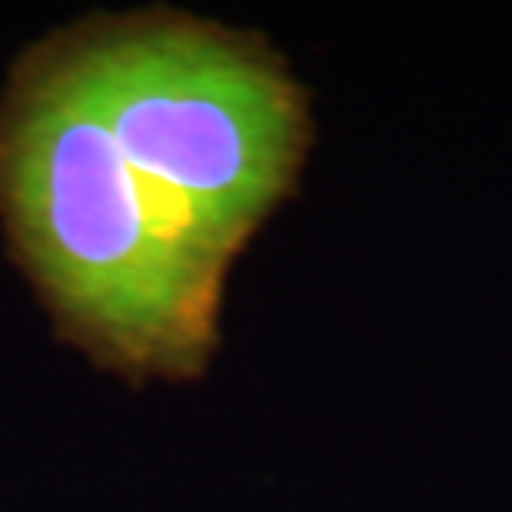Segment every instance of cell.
Instances as JSON below:
<instances>
[{"label":"cell","instance_id":"6da1fadb","mask_svg":"<svg viewBox=\"0 0 512 512\" xmlns=\"http://www.w3.org/2000/svg\"><path fill=\"white\" fill-rule=\"evenodd\" d=\"M306 147V90L266 40L170 7L70 20L0 90L7 253L97 370L197 380L230 266Z\"/></svg>","mask_w":512,"mask_h":512}]
</instances>
